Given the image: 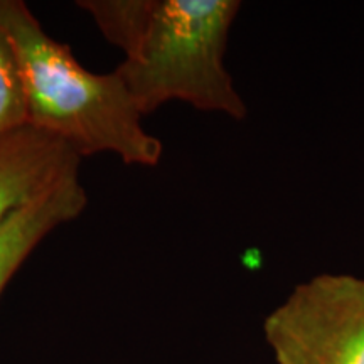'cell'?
I'll return each mask as SVG.
<instances>
[{"instance_id":"1","label":"cell","mask_w":364,"mask_h":364,"mask_svg":"<svg viewBox=\"0 0 364 364\" xmlns=\"http://www.w3.org/2000/svg\"><path fill=\"white\" fill-rule=\"evenodd\" d=\"M108 43L125 54L117 68L140 115L167 102L241 120L243 98L225 68L236 0H81Z\"/></svg>"},{"instance_id":"2","label":"cell","mask_w":364,"mask_h":364,"mask_svg":"<svg viewBox=\"0 0 364 364\" xmlns=\"http://www.w3.org/2000/svg\"><path fill=\"white\" fill-rule=\"evenodd\" d=\"M0 29L19 61L29 125L66 144L81 157L113 152L132 166H157L162 142L117 71L85 70L68 44L53 39L21 0H0Z\"/></svg>"},{"instance_id":"3","label":"cell","mask_w":364,"mask_h":364,"mask_svg":"<svg viewBox=\"0 0 364 364\" xmlns=\"http://www.w3.org/2000/svg\"><path fill=\"white\" fill-rule=\"evenodd\" d=\"M277 364H364V279L317 275L263 324Z\"/></svg>"},{"instance_id":"4","label":"cell","mask_w":364,"mask_h":364,"mask_svg":"<svg viewBox=\"0 0 364 364\" xmlns=\"http://www.w3.org/2000/svg\"><path fill=\"white\" fill-rule=\"evenodd\" d=\"M75 174H80V157L34 127L0 139V223Z\"/></svg>"},{"instance_id":"5","label":"cell","mask_w":364,"mask_h":364,"mask_svg":"<svg viewBox=\"0 0 364 364\" xmlns=\"http://www.w3.org/2000/svg\"><path fill=\"white\" fill-rule=\"evenodd\" d=\"M86 203L88 196L80 174H75L16 209L0 223V295L41 241L58 226L78 218Z\"/></svg>"},{"instance_id":"6","label":"cell","mask_w":364,"mask_h":364,"mask_svg":"<svg viewBox=\"0 0 364 364\" xmlns=\"http://www.w3.org/2000/svg\"><path fill=\"white\" fill-rule=\"evenodd\" d=\"M26 125H29V117L19 61L0 29V139Z\"/></svg>"}]
</instances>
